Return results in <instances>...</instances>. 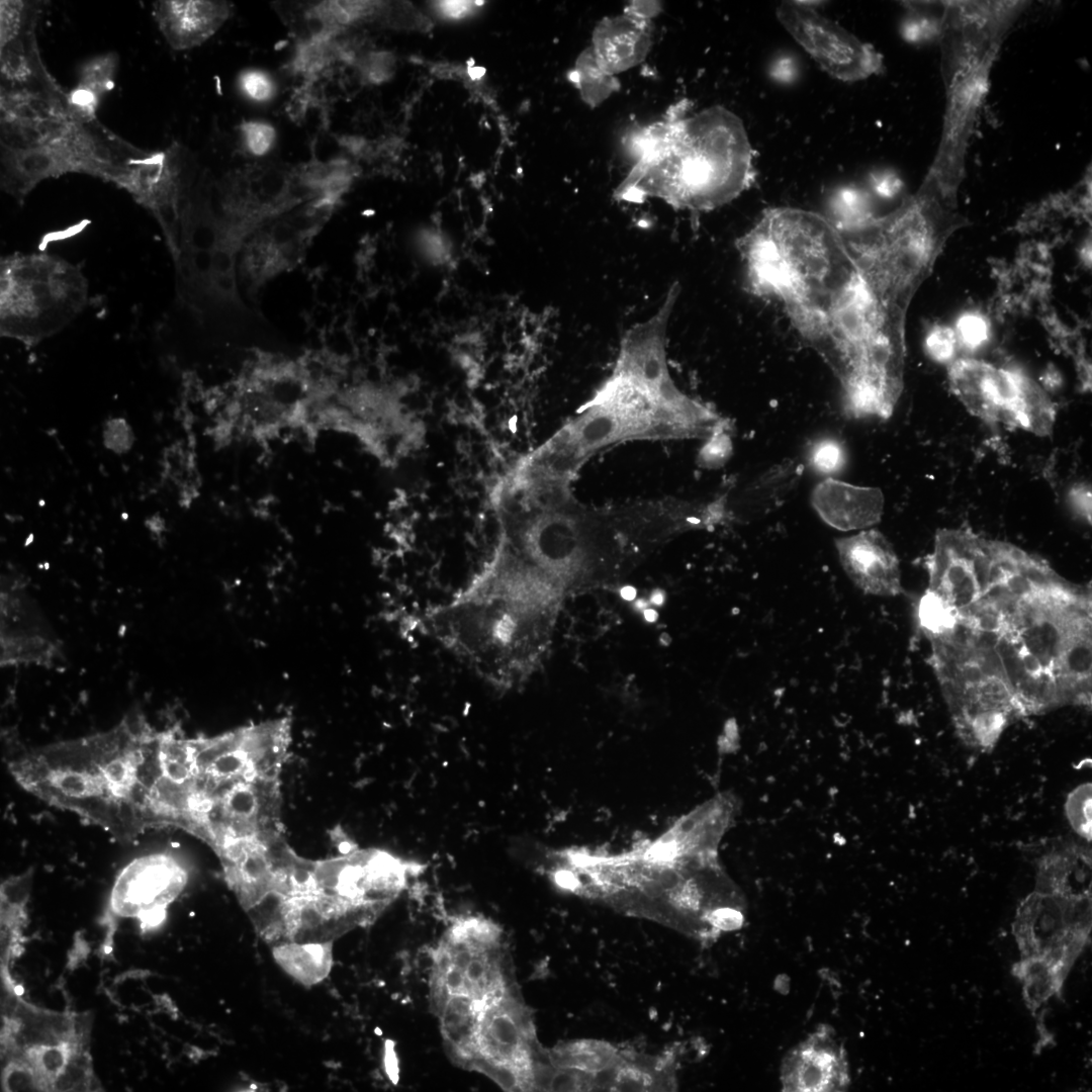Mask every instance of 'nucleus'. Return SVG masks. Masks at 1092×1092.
<instances>
[{"mask_svg":"<svg viewBox=\"0 0 1092 1092\" xmlns=\"http://www.w3.org/2000/svg\"><path fill=\"white\" fill-rule=\"evenodd\" d=\"M736 246L746 290L781 304L838 380L845 412L888 419L903 389L905 342L889 332L834 222L770 207Z\"/></svg>","mask_w":1092,"mask_h":1092,"instance_id":"f257e3e1","label":"nucleus"},{"mask_svg":"<svg viewBox=\"0 0 1092 1092\" xmlns=\"http://www.w3.org/2000/svg\"><path fill=\"white\" fill-rule=\"evenodd\" d=\"M290 733V720L278 718L211 737L163 734L139 777L147 825L197 837L221 863L247 844L284 837L281 771Z\"/></svg>","mask_w":1092,"mask_h":1092,"instance_id":"f03ea898","label":"nucleus"},{"mask_svg":"<svg viewBox=\"0 0 1092 1092\" xmlns=\"http://www.w3.org/2000/svg\"><path fill=\"white\" fill-rule=\"evenodd\" d=\"M1091 589L1007 542L969 627L995 650L1011 685L1017 717L1066 705L1091 707Z\"/></svg>","mask_w":1092,"mask_h":1092,"instance_id":"7ed1b4c3","label":"nucleus"},{"mask_svg":"<svg viewBox=\"0 0 1092 1092\" xmlns=\"http://www.w3.org/2000/svg\"><path fill=\"white\" fill-rule=\"evenodd\" d=\"M686 112L679 105L635 135V164L616 199L657 198L673 208L708 211L751 187L754 151L742 120L720 105Z\"/></svg>","mask_w":1092,"mask_h":1092,"instance_id":"20e7f679","label":"nucleus"},{"mask_svg":"<svg viewBox=\"0 0 1092 1092\" xmlns=\"http://www.w3.org/2000/svg\"><path fill=\"white\" fill-rule=\"evenodd\" d=\"M554 600L530 576L487 560L451 599L429 608L423 622L486 684L508 691L535 656L537 624Z\"/></svg>","mask_w":1092,"mask_h":1092,"instance_id":"39448f33","label":"nucleus"},{"mask_svg":"<svg viewBox=\"0 0 1092 1092\" xmlns=\"http://www.w3.org/2000/svg\"><path fill=\"white\" fill-rule=\"evenodd\" d=\"M928 179L889 214L834 223L889 332L903 341L911 299L929 274L944 240L958 226Z\"/></svg>","mask_w":1092,"mask_h":1092,"instance_id":"423d86ee","label":"nucleus"},{"mask_svg":"<svg viewBox=\"0 0 1092 1092\" xmlns=\"http://www.w3.org/2000/svg\"><path fill=\"white\" fill-rule=\"evenodd\" d=\"M429 1006L444 1046L457 1060L468 1050L483 1012L516 987L507 966L503 931L480 915L452 919L431 951Z\"/></svg>","mask_w":1092,"mask_h":1092,"instance_id":"0eeeda50","label":"nucleus"},{"mask_svg":"<svg viewBox=\"0 0 1092 1092\" xmlns=\"http://www.w3.org/2000/svg\"><path fill=\"white\" fill-rule=\"evenodd\" d=\"M929 642V663L959 738L967 746L991 751L1010 721L1018 718L997 654L969 633L954 632Z\"/></svg>","mask_w":1092,"mask_h":1092,"instance_id":"6e6552de","label":"nucleus"},{"mask_svg":"<svg viewBox=\"0 0 1092 1092\" xmlns=\"http://www.w3.org/2000/svg\"><path fill=\"white\" fill-rule=\"evenodd\" d=\"M80 267L49 253H15L0 262V333L33 346L69 325L85 307Z\"/></svg>","mask_w":1092,"mask_h":1092,"instance_id":"1a4fd4ad","label":"nucleus"},{"mask_svg":"<svg viewBox=\"0 0 1092 1092\" xmlns=\"http://www.w3.org/2000/svg\"><path fill=\"white\" fill-rule=\"evenodd\" d=\"M73 121L57 139L31 148L1 146V188L19 203L42 181L69 173L111 182L133 147L95 123Z\"/></svg>","mask_w":1092,"mask_h":1092,"instance_id":"9d476101","label":"nucleus"},{"mask_svg":"<svg viewBox=\"0 0 1092 1092\" xmlns=\"http://www.w3.org/2000/svg\"><path fill=\"white\" fill-rule=\"evenodd\" d=\"M947 376L951 392L974 417L1038 437L1052 436L1056 405L1023 371L968 356L947 365Z\"/></svg>","mask_w":1092,"mask_h":1092,"instance_id":"9b49d317","label":"nucleus"},{"mask_svg":"<svg viewBox=\"0 0 1092 1092\" xmlns=\"http://www.w3.org/2000/svg\"><path fill=\"white\" fill-rule=\"evenodd\" d=\"M541 1053L531 1013L515 988L481 1015L462 1068L506 1091L534 1090Z\"/></svg>","mask_w":1092,"mask_h":1092,"instance_id":"f8f14e48","label":"nucleus"},{"mask_svg":"<svg viewBox=\"0 0 1092 1092\" xmlns=\"http://www.w3.org/2000/svg\"><path fill=\"white\" fill-rule=\"evenodd\" d=\"M1092 897L1071 898L1033 890L1018 904L1011 932L1020 958L1045 957L1073 968L1090 941Z\"/></svg>","mask_w":1092,"mask_h":1092,"instance_id":"ddd939ff","label":"nucleus"},{"mask_svg":"<svg viewBox=\"0 0 1092 1092\" xmlns=\"http://www.w3.org/2000/svg\"><path fill=\"white\" fill-rule=\"evenodd\" d=\"M776 16L789 34L831 77L855 82L883 69L881 55L836 21L803 1H786Z\"/></svg>","mask_w":1092,"mask_h":1092,"instance_id":"4468645a","label":"nucleus"},{"mask_svg":"<svg viewBox=\"0 0 1092 1092\" xmlns=\"http://www.w3.org/2000/svg\"><path fill=\"white\" fill-rule=\"evenodd\" d=\"M990 539L970 529H940L932 551L925 556L927 589L943 599L956 612L978 599L991 575Z\"/></svg>","mask_w":1092,"mask_h":1092,"instance_id":"2eb2a0df","label":"nucleus"},{"mask_svg":"<svg viewBox=\"0 0 1092 1092\" xmlns=\"http://www.w3.org/2000/svg\"><path fill=\"white\" fill-rule=\"evenodd\" d=\"M186 883L187 872L173 851L143 854L116 877L109 899L110 912L135 918L143 929H152L164 921L168 906Z\"/></svg>","mask_w":1092,"mask_h":1092,"instance_id":"dca6fc26","label":"nucleus"},{"mask_svg":"<svg viewBox=\"0 0 1092 1092\" xmlns=\"http://www.w3.org/2000/svg\"><path fill=\"white\" fill-rule=\"evenodd\" d=\"M785 1092H840L850 1086L846 1049L833 1026L819 1023L787 1052L780 1066Z\"/></svg>","mask_w":1092,"mask_h":1092,"instance_id":"f3484780","label":"nucleus"},{"mask_svg":"<svg viewBox=\"0 0 1092 1092\" xmlns=\"http://www.w3.org/2000/svg\"><path fill=\"white\" fill-rule=\"evenodd\" d=\"M177 150L144 152L130 159L113 184L127 191L160 223L174 259L178 255L179 167Z\"/></svg>","mask_w":1092,"mask_h":1092,"instance_id":"a211bd4d","label":"nucleus"},{"mask_svg":"<svg viewBox=\"0 0 1092 1092\" xmlns=\"http://www.w3.org/2000/svg\"><path fill=\"white\" fill-rule=\"evenodd\" d=\"M835 546L844 571L863 593L895 597L902 592L898 556L880 531L861 530L837 539Z\"/></svg>","mask_w":1092,"mask_h":1092,"instance_id":"6ab92c4d","label":"nucleus"},{"mask_svg":"<svg viewBox=\"0 0 1092 1092\" xmlns=\"http://www.w3.org/2000/svg\"><path fill=\"white\" fill-rule=\"evenodd\" d=\"M232 4L213 0H158L153 16L169 46L177 51L200 46L230 18Z\"/></svg>","mask_w":1092,"mask_h":1092,"instance_id":"aec40b11","label":"nucleus"},{"mask_svg":"<svg viewBox=\"0 0 1092 1092\" xmlns=\"http://www.w3.org/2000/svg\"><path fill=\"white\" fill-rule=\"evenodd\" d=\"M811 503L819 517L840 531L870 529L884 512L881 489L826 478L813 489Z\"/></svg>","mask_w":1092,"mask_h":1092,"instance_id":"412c9836","label":"nucleus"},{"mask_svg":"<svg viewBox=\"0 0 1092 1092\" xmlns=\"http://www.w3.org/2000/svg\"><path fill=\"white\" fill-rule=\"evenodd\" d=\"M650 47L649 20L624 12L597 25L590 52L599 68L613 76L641 63Z\"/></svg>","mask_w":1092,"mask_h":1092,"instance_id":"4be33fe9","label":"nucleus"},{"mask_svg":"<svg viewBox=\"0 0 1092 1092\" xmlns=\"http://www.w3.org/2000/svg\"><path fill=\"white\" fill-rule=\"evenodd\" d=\"M804 466L794 460H785L761 472L732 500L721 498L722 518L751 521L762 518L779 509L798 485Z\"/></svg>","mask_w":1092,"mask_h":1092,"instance_id":"5701e85b","label":"nucleus"},{"mask_svg":"<svg viewBox=\"0 0 1092 1092\" xmlns=\"http://www.w3.org/2000/svg\"><path fill=\"white\" fill-rule=\"evenodd\" d=\"M1034 890L1071 898L1092 897V852L1085 844L1067 842L1039 856Z\"/></svg>","mask_w":1092,"mask_h":1092,"instance_id":"b1692460","label":"nucleus"},{"mask_svg":"<svg viewBox=\"0 0 1092 1092\" xmlns=\"http://www.w3.org/2000/svg\"><path fill=\"white\" fill-rule=\"evenodd\" d=\"M118 55L114 52L97 55L85 61L78 72L76 86L66 93V105L72 121L90 123L104 95L115 85Z\"/></svg>","mask_w":1092,"mask_h":1092,"instance_id":"393cba45","label":"nucleus"},{"mask_svg":"<svg viewBox=\"0 0 1092 1092\" xmlns=\"http://www.w3.org/2000/svg\"><path fill=\"white\" fill-rule=\"evenodd\" d=\"M1071 970L1069 965L1054 959L1023 957L1013 964L1011 973L1021 983L1026 1008L1035 1016L1052 998L1062 995Z\"/></svg>","mask_w":1092,"mask_h":1092,"instance_id":"a878e982","label":"nucleus"},{"mask_svg":"<svg viewBox=\"0 0 1092 1092\" xmlns=\"http://www.w3.org/2000/svg\"><path fill=\"white\" fill-rule=\"evenodd\" d=\"M273 956L288 975L304 986L323 981L333 964L331 941H287L276 945Z\"/></svg>","mask_w":1092,"mask_h":1092,"instance_id":"bb28decb","label":"nucleus"},{"mask_svg":"<svg viewBox=\"0 0 1092 1092\" xmlns=\"http://www.w3.org/2000/svg\"><path fill=\"white\" fill-rule=\"evenodd\" d=\"M571 78L578 85L584 101L589 105L602 102L618 85L613 76L599 68L590 50L581 55Z\"/></svg>","mask_w":1092,"mask_h":1092,"instance_id":"cd10ccee","label":"nucleus"},{"mask_svg":"<svg viewBox=\"0 0 1092 1092\" xmlns=\"http://www.w3.org/2000/svg\"><path fill=\"white\" fill-rule=\"evenodd\" d=\"M917 617L919 627L928 640L951 631L958 620L954 609L927 588L919 601Z\"/></svg>","mask_w":1092,"mask_h":1092,"instance_id":"c85d7f7f","label":"nucleus"},{"mask_svg":"<svg viewBox=\"0 0 1092 1092\" xmlns=\"http://www.w3.org/2000/svg\"><path fill=\"white\" fill-rule=\"evenodd\" d=\"M1092 785L1085 782L1075 787L1066 797L1064 812L1073 831L1087 843L1092 839Z\"/></svg>","mask_w":1092,"mask_h":1092,"instance_id":"c756f323","label":"nucleus"},{"mask_svg":"<svg viewBox=\"0 0 1092 1092\" xmlns=\"http://www.w3.org/2000/svg\"><path fill=\"white\" fill-rule=\"evenodd\" d=\"M30 12L26 1H0V51L18 38L35 19Z\"/></svg>","mask_w":1092,"mask_h":1092,"instance_id":"7c9ffc66","label":"nucleus"},{"mask_svg":"<svg viewBox=\"0 0 1092 1092\" xmlns=\"http://www.w3.org/2000/svg\"><path fill=\"white\" fill-rule=\"evenodd\" d=\"M954 333L959 349L972 354L988 343L991 336V327L983 313L968 311L958 320Z\"/></svg>","mask_w":1092,"mask_h":1092,"instance_id":"2f4dec72","label":"nucleus"},{"mask_svg":"<svg viewBox=\"0 0 1092 1092\" xmlns=\"http://www.w3.org/2000/svg\"><path fill=\"white\" fill-rule=\"evenodd\" d=\"M924 346L932 360L947 365L958 358L960 350L954 330L944 325L934 326L927 332Z\"/></svg>","mask_w":1092,"mask_h":1092,"instance_id":"473e14b6","label":"nucleus"},{"mask_svg":"<svg viewBox=\"0 0 1092 1092\" xmlns=\"http://www.w3.org/2000/svg\"><path fill=\"white\" fill-rule=\"evenodd\" d=\"M834 209L838 216L835 224L857 220L871 215L868 207V199L861 191L855 188H843L834 199Z\"/></svg>","mask_w":1092,"mask_h":1092,"instance_id":"72a5a7b5","label":"nucleus"},{"mask_svg":"<svg viewBox=\"0 0 1092 1092\" xmlns=\"http://www.w3.org/2000/svg\"><path fill=\"white\" fill-rule=\"evenodd\" d=\"M810 460L819 472L835 473L845 461L843 446L834 439L820 440L812 447Z\"/></svg>","mask_w":1092,"mask_h":1092,"instance_id":"f704fd0d","label":"nucleus"},{"mask_svg":"<svg viewBox=\"0 0 1092 1092\" xmlns=\"http://www.w3.org/2000/svg\"><path fill=\"white\" fill-rule=\"evenodd\" d=\"M241 130L245 144L252 154L262 156L272 148L275 130L270 124L261 121H249L242 124Z\"/></svg>","mask_w":1092,"mask_h":1092,"instance_id":"c9c22d12","label":"nucleus"},{"mask_svg":"<svg viewBox=\"0 0 1092 1092\" xmlns=\"http://www.w3.org/2000/svg\"><path fill=\"white\" fill-rule=\"evenodd\" d=\"M240 88L250 99L267 101L274 93L272 79L260 70L245 71L240 77Z\"/></svg>","mask_w":1092,"mask_h":1092,"instance_id":"e433bc0d","label":"nucleus"},{"mask_svg":"<svg viewBox=\"0 0 1092 1092\" xmlns=\"http://www.w3.org/2000/svg\"><path fill=\"white\" fill-rule=\"evenodd\" d=\"M724 431L725 429L720 430L707 438L708 441L699 455L701 464L714 467L723 464L728 459L731 453V441Z\"/></svg>","mask_w":1092,"mask_h":1092,"instance_id":"4c0bfd02","label":"nucleus"},{"mask_svg":"<svg viewBox=\"0 0 1092 1092\" xmlns=\"http://www.w3.org/2000/svg\"><path fill=\"white\" fill-rule=\"evenodd\" d=\"M392 64L393 61L389 54L373 53L364 60L362 72L370 82L380 83L390 76Z\"/></svg>","mask_w":1092,"mask_h":1092,"instance_id":"58836bf2","label":"nucleus"},{"mask_svg":"<svg viewBox=\"0 0 1092 1092\" xmlns=\"http://www.w3.org/2000/svg\"><path fill=\"white\" fill-rule=\"evenodd\" d=\"M1069 503L1073 511L1089 524L1091 523V487L1087 483H1078L1069 491Z\"/></svg>","mask_w":1092,"mask_h":1092,"instance_id":"ea45409f","label":"nucleus"},{"mask_svg":"<svg viewBox=\"0 0 1092 1092\" xmlns=\"http://www.w3.org/2000/svg\"><path fill=\"white\" fill-rule=\"evenodd\" d=\"M901 186L900 179L891 173L879 174L874 178V188L882 196L895 195Z\"/></svg>","mask_w":1092,"mask_h":1092,"instance_id":"a19ab883","label":"nucleus"},{"mask_svg":"<svg viewBox=\"0 0 1092 1092\" xmlns=\"http://www.w3.org/2000/svg\"><path fill=\"white\" fill-rule=\"evenodd\" d=\"M770 74L778 81L788 82L795 76L794 62L788 58L778 60L771 67Z\"/></svg>","mask_w":1092,"mask_h":1092,"instance_id":"79ce46f5","label":"nucleus"},{"mask_svg":"<svg viewBox=\"0 0 1092 1092\" xmlns=\"http://www.w3.org/2000/svg\"><path fill=\"white\" fill-rule=\"evenodd\" d=\"M470 3L465 1H446L440 4L442 11L451 16L459 17L468 12Z\"/></svg>","mask_w":1092,"mask_h":1092,"instance_id":"37998d69","label":"nucleus"},{"mask_svg":"<svg viewBox=\"0 0 1092 1092\" xmlns=\"http://www.w3.org/2000/svg\"><path fill=\"white\" fill-rule=\"evenodd\" d=\"M385 1067L389 1078L393 1081H397V1064L395 1060L394 1051L390 1046H386L385 1052Z\"/></svg>","mask_w":1092,"mask_h":1092,"instance_id":"c03bdc74","label":"nucleus"},{"mask_svg":"<svg viewBox=\"0 0 1092 1092\" xmlns=\"http://www.w3.org/2000/svg\"><path fill=\"white\" fill-rule=\"evenodd\" d=\"M622 596L627 600L633 599L635 597V590L631 587H625L622 590Z\"/></svg>","mask_w":1092,"mask_h":1092,"instance_id":"a18cd8bd","label":"nucleus"},{"mask_svg":"<svg viewBox=\"0 0 1092 1092\" xmlns=\"http://www.w3.org/2000/svg\"><path fill=\"white\" fill-rule=\"evenodd\" d=\"M645 615H646V619L649 620V621H654L655 618H656V613L653 610L646 611Z\"/></svg>","mask_w":1092,"mask_h":1092,"instance_id":"49530a36","label":"nucleus"},{"mask_svg":"<svg viewBox=\"0 0 1092 1092\" xmlns=\"http://www.w3.org/2000/svg\"><path fill=\"white\" fill-rule=\"evenodd\" d=\"M653 601H654V602H656L657 604H660V603L662 602V597H661V595L659 594V596H656V597H654V598H653Z\"/></svg>","mask_w":1092,"mask_h":1092,"instance_id":"de8ad7c7","label":"nucleus"}]
</instances>
